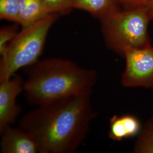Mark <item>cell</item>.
I'll list each match as a JSON object with an SVG mask.
<instances>
[{"mask_svg":"<svg viewBox=\"0 0 153 153\" xmlns=\"http://www.w3.org/2000/svg\"><path fill=\"white\" fill-rule=\"evenodd\" d=\"M91 97L74 96L36 106L22 116L19 126L35 138L40 153H75L97 116Z\"/></svg>","mask_w":153,"mask_h":153,"instance_id":"6da1fadb","label":"cell"},{"mask_svg":"<svg viewBox=\"0 0 153 153\" xmlns=\"http://www.w3.org/2000/svg\"><path fill=\"white\" fill-rule=\"evenodd\" d=\"M97 71L62 58L39 60L31 66L23 82V92L35 106L74 96L91 95Z\"/></svg>","mask_w":153,"mask_h":153,"instance_id":"7a4b0ae2","label":"cell"},{"mask_svg":"<svg viewBox=\"0 0 153 153\" xmlns=\"http://www.w3.org/2000/svg\"><path fill=\"white\" fill-rule=\"evenodd\" d=\"M153 11L147 6L116 11L100 21L101 33L107 48L123 57L127 48L152 45L149 26Z\"/></svg>","mask_w":153,"mask_h":153,"instance_id":"3957f363","label":"cell"},{"mask_svg":"<svg viewBox=\"0 0 153 153\" xmlns=\"http://www.w3.org/2000/svg\"><path fill=\"white\" fill-rule=\"evenodd\" d=\"M59 16L53 13L38 22L22 27L1 55L0 81L10 78L18 70L31 66L38 61L49 30Z\"/></svg>","mask_w":153,"mask_h":153,"instance_id":"277c9868","label":"cell"},{"mask_svg":"<svg viewBox=\"0 0 153 153\" xmlns=\"http://www.w3.org/2000/svg\"><path fill=\"white\" fill-rule=\"evenodd\" d=\"M123 57L125 68L120 83L125 88H153V47L127 48Z\"/></svg>","mask_w":153,"mask_h":153,"instance_id":"5b68a950","label":"cell"},{"mask_svg":"<svg viewBox=\"0 0 153 153\" xmlns=\"http://www.w3.org/2000/svg\"><path fill=\"white\" fill-rule=\"evenodd\" d=\"M23 82L19 75L0 81V132L13 125L22 112L16 98L23 91Z\"/></svg>","mask_w":153,"mask_h":153,"instance_id":"8992f818","label":"cell"},{"mask_svg":"<svg viewBox=\"0 0 153 153\" xmlns=\"http://www.w3.org/2000/svg\"><path fill=\"white\" fill-rule=\"evenodd\" d=\"M0 151L2 153H40L33 135L19 126H7L2 131Z\"/></svg>","mask_w":153,"mask_h":153,"instance_id":"52a82bcc","label":"cell"},{"mask_svg":"<svg viewBox=\"0 0 153 153\" xmlns=\"http://www.w3.org/2000/svg\"><path fill=\"white\" fill-rule=\"evenodd\" d=\"M108 138L114 141H122L137 137L142 129L141 120L132 114L114 115L109 120Z\"/></svg>","mask_w":153,"mask_h":153,"instance_id":"ba28073f","label":"cell"},{"mask_svg":"<svg viewBox=\"0 0 153 153\" xmlns=\"http://www.w3.org/2000/svg\"><path fill=\"white\" fill-rule=\"evenodd\" d=\"M19 22L22 27L27 26L53 14L43 0H19Z\"/></svg>","mask_w":153,"mask_h":153,"instance_id":"9c48e42d","label":"cell"},{"mask_svg":"<svg viewBox=\"0 0 153 153\" xmlns=\"http://www.w3.org/2000/svg\"><path fill=\"white\" fill-rule=\"evenodd\" d=\"M121 9L118 0H75L74 3V9L88 12L99 21Z\"/></svg>","mask_w":153,"mask_h":153,"instance_id":"30bf717a","label":"cell"},{"mask_svg":"<svg viewBox=\"0 0 153 153\" xmlns=\"http://www.w3.org/2000/svg\"><path fill=\"white\" fill-rule=\"evenodd\" d=\"M133 153H153V116L142 125L134 143Z\"/></svg>","mask_w":153,"mask_h":153,"instance_id":"8fae6325","label":"cell"},{"mask_svg":"<svg viewBox=\"0 0 153 153\" xmlns=\"http://www.w3.org/2000/svg\"><path fill=\"white\" fill-rule=\"evenodd\" d=\"M0 18L19 25V0H0Z\"/></svg>","mask_w":153,"mask_h":153,"instance_id":"7c38bea8","label":"cell"},{"mask_svg":"<svg viewBox=\"0 0 153 153\" xmlns=\"http://www.w3.org/2000/svg\"><path fill=\"white\" fill-rule=\"evenodd\" d=\"M53 13L65 15L74 9L75 0H43Z\"/></svg>","mask_w":153,"mask_h":153,"instance_id":"4fadbf2b","label":"cell"},{"mask_svg":"<svg viewBox=\"0 0 153 153\" xmlns=\"http://www.w3.org/2000/svg\"><path fill=\"white\" fill-rule=\"evenodd\" d=\"M18 25L1 28L0 30V55H2L19 32Z\"/></svg>","mask_w":153,"mask_h":153,"instance_id":"5bb4252c","label":"cell"},{"mask_svg":"<svg viewBox=\"0 0 153 153\" xmlns=\"http://www.w3.org/2000/svg\"><path fill=\"white\" fill-rule=\"evenodd\" d=\"M151 0H118L121 8L131 9L146 6Z\"/></svg>","mask_w":153,"mask_h":153,"instance_id":"9a60e30c","label":"cell"},{"mask_svg":"<svg viewBox=\"0 0 153 153\" xmlns=\"http://www.w3.org/2000/svg\"><path fill=\"white\" fill-rule=\"evenodd\" d=\"M151 10H152L153 11V0H151L149 2V4L147 5Z\"/></svg>","mask_w":153,"mask_h":153,"instance_id":"2e32d148","label":"cell"}]
</instances>
